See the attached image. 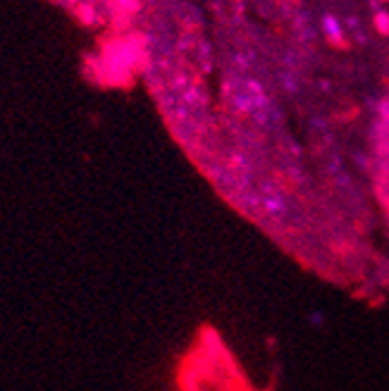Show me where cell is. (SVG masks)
<instances>
[{"label":"cell","mask_w":389,"mask_h":391,"mask_svg":"<svg viewBox=\"0 0 389 391\" xmlns=\"http://www.w3.org/2000/svg\"><path fill=\"white\" fill-rule=\"evenodd\" d=\"M323 29H325V36H328V41L332 43V46L344 48V31H342V24L337 17H332V15L325 17Z\"/></svg>","instance_id":"cell-1"},{"label":"cell","mask_w":389,"mask_h":391,"mask_svg":"<svg viewBox=\"0 0 389 391\" xmlns=\"http://www.w3.org/2000/svg\"><path fill=\"white\" fill-rule=\"evenodd\" d=\"M309 323H311L313 327H323V325H325V313H323V311H313V313L309 315Z\"/></svg>","instance_id":"cell-4"},{"label":"cell","mask_w":389,"mask_h":391,"mask_svg":"<svg viewBox=\"0 0 389 391\" xmlns=\"http://www.w3.org/2000/svg\"><path fill=\"white\" fill-rule=\"evenodd\" d=\"M387 3H389V0H387Z\"/></svg>","instance_id":"cell-6"},{"label":"cell","mask_w":389,"mask_h":391,"mask_svg":"<svg viewBox=\"0 0 389 391\" xmlns=\"http://www.w3.org/2000/svg\"><path fill=\"white\" fill-rule=\"evenodd\" d=\"M79 15H81V20H84V22H91L93 12H91V8H81V12H79Z\"/></svg>","instance_id":"cell-5"},{"label":"cell","mask_w":389,"mask_h":391,"mask_svg":"<svg viewBox=\"0 0 389 391\" xmlns=\"http://www.w3.org/2000/svg\"><path fill=\"white\" fill-rule=\"evenodd\" d=\"M265 210L273 212V215H280V212H285V203L275 196V198H265Z\"/></svg>","instance_id":"cell-3"},{"label":"cell","mask_w":389,"mask_h":391,"mask_svg":"<svg viewBox=\"0 0 389 391\" xmlns=\"http://www.w3.org/2000/svg\"><path fill=\"white\" fill-rule=\"evenodd\" d=\"M373 27H375V31H378L380 36H389V12H385V10L375 12Z\"/></svg>","instance_id":"cell-2"}]
</instances>
